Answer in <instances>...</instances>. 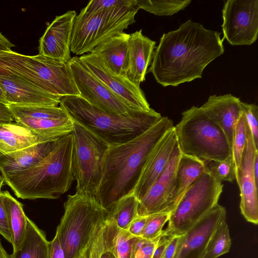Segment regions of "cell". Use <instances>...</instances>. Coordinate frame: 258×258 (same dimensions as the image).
Instances as JSON below:
<instances>
[{"label":"cell","mask_w":258,"mask_h":258,"mask_svg":"<svg viewBox=\"0 0 258 258\" xmlns=\"http://www.w3.org/2000/svg\"><path fill=\"white\" fill-rule=\"evenodd\" d=\"M223 40L220 33L188 20L163 34L149 71L164 87L201 78L205 68L224 53Z\"/></svg>","instance_id":"cell-1"},{"label":"cell","mask_w":258,"mask_h":258,"mask_svg":"<svg viewBox=\"0 0 258 258\" xmlns=\"http://www.w3.org/2000/svg\"><path fill=\"white\" fill-rule=\"evenodd\" d=\"M173 121L161 119L146 132L127 142L109 146L103 163L102 177L95 197L108 211L122 198L133 194L144 165Z\"/></svg>","instance_id":"cell-2"},{"label":"cell","mask_w":258,"mask_h":258,"mask_svg":"<svg viewBox=\"0 0 258 258\" xmlns=\"http://www.w3.org/2000/svg\"><path fill=\"white\" fill-rule=\"evenodd\" d=\"M72 133L60 138L55 147L28 169L4 176L6 184L22 199H56L70 188L72 169Z\"/></svg>","instance_id":"cell-3"},{"label":"cell","mask_w":258,"mask_h":258,"mask_svg":"<svg viewBox=\"0 0 258 258\" xmlns=\"http://www.w3.org/2000/svg\"><path fill=\"white\" fill-rule=\"evenodd\" d=\"M69 116L108 146L122 144L141 135L162 117L151 108L148 111L131 110L121 114L108 113L89 104L80 96L60 98Z\"/></svg>","instance_id":"cell-4"},{"label":"cell","mask_w":258,"mask_h":258,"mask_svg":"<svg viewBox=\"0 0 258 258\" xmlns=\"http://www.w3.org/2000/svg\"><path fill=\"white\" fill-rule=\"evenodd\" d=\"M63 207L64 214L55 234L65 258H79L103 223L108 211L95 196L77 192L68 196Z\"/></svg>","instance_id":"cell-5"},{"label":"cell","mask_w":258,"mask_h":258,"mask_svg":"<svg viewBox=\"0 0 258 258\" xmlns=\"http://www.w3.org/2000/svg\"><path fill=\"white\" fill-rule=\"evenodd\" d=\"M178 148L183 154L202 161H223L232 149L221 128L200 107L192 106L182 113L174 126Z\"/></svg>","instance_id":"cell-6"},{"label":"cell","mask_w":258,"mask_h":258,"mask_svg":"<svg viewBox=\"0 0 258 258\" xmlns=\"http://www.w3.org/2000/svg\"><path fill=\"white\" fill-rule=\"evenodd\" d=\"M0 59L10 72L60 98L80 96L68 62L43 55L30 56L13 51H0Z\"/></svg>","instance_id":"cell-7"},{"label":"cell","mask_w":258,"mask_h":258,"mask_svg":"<svg viewBox=\"0 0 258 258\" xmlns=\"http://www.w3.org/2000/svg\"><path fill=\"white\" fill-rule=\"evenodd\" d=\"M139 10L137 0L128 5L92 13L81 10L75 19L71 51L76 55L91 52L103 40L134 23Z\"/></svg>","instance_id":"cell-8"},{"label":"cell","mask_w":258,"mask_h":258,"mask_svg":"<svg viewBox=\"0 0 258 258\" xmlns=\"http://www.w3.org/2000/svg\"><path fill=\"white\" fill-rule=\"evenodd\" d=\"M223 184L210 173L202 174L187 189L170 213L164 233L181 235L218 204Z\"/></svg>","instance_id":"cell-9"},{"label":"cell","mask_w":258,"mask_h":258,"mask_svg":"<svg viewBox=\"0 0 258 258\" xmlns=\"http://www.w3.org/2000/svg\"><path fill=\"white\" fill-rule=\"evenodd\" d=\"M73 122L72 169L77 181L76 192L95 196L102 179L104 157L109 146Z\"/></svg>","instance_id":"cell-10"},{"label":"cell","mask_w":258,"mask_h":258,"mask_svg":"<svg viewBox=\"0 0 258 258\" xmlns=\"http://www.w3.org/2000/svg\"><path fill=\"white\" fill-rule=\"evenodd\" d=\"M222 17L224 38L230 44L249 45L256 41L258 34L257 0H228L222 9Z\"/></svg>","instance_id":"cell-11"},{"label":"cell","mask_w":258,"mask_h":258,"mask_svg":"<svg viewBox=\"0 0 258 258\" xmlns=\"http://www.w3.org/2000/svg\"><path fill=\"white\" fill-rule=\"evenodd\" d=\"M80 97L96 108L108 113L121 114L132 109L118 96L74 56L69 61Z\"/></svg>","instance_id":"cell-12"},{"label":"cell","mask_w":258,"mask_h":258,"mask_svg":"<svg viewBox=\"0 0 258 258\" xmlns=\"http://www.w3.org/2000/svg\"><path fill=\"white\" fill-rule=\"evenodd\" d=\"M87 68L130 108L148 111L151 108L140 88L126 76L112 72L96 55L88 53L79 57Z\"/></svg>","instance_id":"cell-13"},{"label":"cell","mask_w":258,"mask_h":258,"mask_svg":"<svg viewBox=\"0 0 258 258\" xmlns=\"http://www.w3.org/2000/svg\"><path fill=\"white\" fill-rule=\"evenodd\" d=\"M258 149L255 146L251 131L247 127V138L241 161L235 170V179L240 192V209L245 220L258 223L257 187L253 173V163Z\"/></svg>","instance_id":"cell-14"},{"label":"cell","mask_w":258,"mask_h":258,"mask_svg":"<svg viewBox=\"0 0 258 258\" xmlns=\"http://www.w3.org/2000/svg\"><path fill=\"white\" fill-rule=\"evenodd\" d=\"M225 220L226 210L218 204L180 236L173 258H203L211 237Z\"/></svg>","instance_id":"cell-15"},{"label":"cell","mask_w":258,"mask_h":258,"mask_svg":"<svg viewBox=\"0 0 258 258\" xmlns=\"http://www.w3.org/2000/svg\"><path fill=\"white\" fill-rule=\"evenodd\" d=\"M77 13L70 10L56 16L39 40V54L63 62L71 57L73 27Z\"/></svg>","instance_id":"cell-16"},{"label":"cell","mask_w":258,"mask_h":258,"mask_svg":"<svg viewBox=\"0 0 258 258\" xmlns=\"http://www.w3.org/2000/svg\"><path fill=\"white\" fill-rule=\"evenodd\" d=\"M174 126L168 130L150 153L133 194L140 202L167 166L177 145Z\"/></svg>","instance_id":"cell-17"},{"label":"cell","mask_w":258,"mask_h":258,"mask_svg":"<svg viewBox=\"0 0 258 258\" xmlns=\"http://www.w3.org/2000/svg\"><path fill=\"white\" fill-rule=\"evenodd\" d=\"M181 153L177 143L167 166L139 202L138 215L148 216L156 214H168L166 205L173 188L176 171Z\"/></svg>","instance_id":"cell-18"},{"label":"cell","mask_w":258,"mask_h":258,"mask_svg":"<svg viewBox=\"0 0 258 258\" xmlns=\"http://www.w3.org/2000/svg\"><path fill=\"white\" fill-rule=\"evenodd\" d=\"M0 86L5 92L8 105L57 106L60 103V97L47 93L15 74L0 75Z\"/></svg>","instance_id":"cell-19"},{"label":"cell","mask_w":258,"mask_h":258,"mask_svg":"<svg viewBox=\"0 0 258 258\" xmlns=\"http://www.w3.org/2000/svg\"><path fill=\"white\" fill-rule=\"evenodd\" d=\"M239 98L230 94L210 96L200 108L223 131L232 149L237 122L243 111Z\"/></svg>","instance_id":"cell-20"},{"label":"cell","mask_w":258,"mask_h":258,"mask_svg":"<svg viewBox=\"0 0 258 258\" xmlns=\"http://www.w3.org/2000/svg\"><path fill=\"white\" fill-rule=\"evenodd\" d=\"M128 44L126 75L130 81L140 86L152 62L156 42L144 36L141 29L130 34Z\"/></svg>","instance_id":"cell-21"},{"label":"cell","mask_w":258,"mask_h":258,"mask_svg":"<svg viewBox=\"0 0 258 258\" xmlns=\"http://www.w3.org/2000/svg\"><path fill=\"white\" fill-rule=\"evenodd\" d=\"M130 35L123 31L115 34L101 42L90 53L99 56L114 73L126 76Z\"/></svg>","instance_id":"cell-22"},{"label":"cell","mask_w":258,"mask_h":258,"mask_svg":"<svg viewBox=\"0 0 258 258\" xmlns=\"http://www.w3.org/2000/svg\"><path fill=\"white\" fill-rule=\"evenodd\" d=\"M59 139L39 143L22 150L1 156L0 171L2 175L4 176L16 173L35 165L55 147Z\"/></svg>","instance_id":"cell-23"},{"label":"cell","mask_w":258,"mask_h":258,"mask_svg":"<svg viewBox=\"0 0 258 258\" xmlns=\"http://www.w3.org/2000/svg\"><path fill=\"white\" fill-rule=\"evenodd\" d=\"M207 170L204 161L181 153L173 188L168 200L166 212L170 214L190 186Z\"/></svg>","instance_id":"cell-24"},{"label":"cell","mask_w":258,"mask_h":258,"mask_svg":"<svg viewBox=\"0 0 258 258\" xmlns=\"http://www.w3.org/2000/svg\"><path fill=\"white\" fill-rule=\"evenodd\" d=\"M14 121L28 128L44 142L57 140L71 134L74 122L70 117L63 119L35 118L13 115Z\"/></svg>","instance_id":"cell-25"},{"label":"cell","mask_w":258,"mask_h":258,"mask_svg":"<svg viewBox=\"0 0 258 258\" xmlns=\"http://www.w3.org/2000/svg\"><path fill=\"white\" fill-rule=\"evenodd\" d=\"M42 142L30 130L15 121L0 124V156Z\"/></svg>","instance_id":"cell-26"},{"label":"cell","mask_w":258,"mask_h":258,"mask_svg":"<svg viewBox=\"0 0 258 258\" xmlns=\"http://www.w3.org/2000/svg\"><path fill=\"white\" fill-rule=\"evenodd\" d=\"M138 238L105 219L103 224V251H110L116 258H130L133 245Z\"/></svg>","instance_id":"cell-27"},{"label":"cell","mask_w":258,"mask_h":258,"mask_svg":"<svg viewBox=\"0 0 258 258\" xmlns=\"http://www.w3.org/2000/svg\"><path fill=\"white\" fill-rule=\"evenodd\" d=\"M0 195L6 211L11 234L13 251L21 246L24 238L27 217L23 210V205L7 191H1Z\"/></svg>","instance_id":"cell-28"},{"label":"cell","mask_w":258,"mask_h":258,"mask_svg":"<svg viewBox=\"0 0 258 258\" xmlns=\"http://www.w3.org/2000/svg\"><path fill=\"white\" fill-rule=\"evenodd\" d=\"M49 241L45 233L28 217L25 235L20 247L11 258H48Z\"/></svg>","instance_id":"cell-29"},{"label":"cell","mask_w":258,"mask_h":258,"mask_svg":"<svg viewBox=\"0 0 258 258\" xmlns=\"http://www.w3.org/2000/svg\"><path fill=\"white\" fill-rule=\"evenodd\" d=\"M139 203L133 194L125 196L108 211L105 219L113 222L120 228L127 230L132 222L138 216Z\"/></svg>","instance_id":"cell-30"},{"label":"cell","mask_w":258,"mask_h":258,"mask_svg":"<svg viewBox=\"0 0 258 258\" xmlns=\"http://www.w3.org/2000/svg\"><path fill=\"white\" fill-rule=\"evenodd\" d=\"M12 115H21L35 118L63 119L69 117L64 108L53 106H21L8 104Z\"/></svg>","instance_id":"cell-31"},{"label":"cell","mask_w":258,"mask_h":258,"mask_svg":"<svg viewBox=\"0 0 258 258\" xmlns=\"http://www.w3.org/2000/svg\"><path fill=\"white\" fill-rule=\"evenodd\" d=\"M231 243L229 227L225 220L211 237L203 258H218L228 252Z\"/></svg>","instance_id":"cell-32"},{"label":"cell","mask_w":258,"mask_h":258,"mask_svg":"<svg viewBox=\"0 0 258 258\" xmlns=\"http://www.w3.org/2000/svg\"><path fill=\"white\" fill-rule=\"evenodd\" d=\"M140 9L158 16H171L185 8L190 0H137Z\"/></svg>","instance_id":"cell-33"},{"label":"cell","mask_w":258,"mask_h":258,"mask_svg":"<svg viewBox=\"0 0 258 258\" xmlns=\"http://www.w3.org/2000/svg\"><path fill=\"white\" fill-rule=\"evenodd\" d=\"M207 172L220 182L235 179V167L232 155L223 161H204Z\"/></svg>","instance_id":"cell-34"},{"label":"cell","mask_w":258,"mask_h":258,"mask_svg":"<svg viewBox=\"0 0 258 258\" xmlns=\"http://www.w3.org/2000/svg\"><path fill=\"white\" fill-rule=\"evenodd\" d=\"M247 123L242 112L235 127L232 146V155L235 170L240 164L247 138Z\"/></svg>","instance_id":"cell-35"},{"label":"cell","mask_w":258,"mask_h":258,"mask_svg":"<svg viewBox=\"0 0 258 258\" xmlns=\"http://www.w3.org/2000/svg\"><path fill=\"white\" fill-rule=\"evenodd\" d=\"M170 214H156L148 216L141 238L151 240L161 236L164 233L163 228L168 221Z\"/></svg>","instance_id":"cell-36"},{"label":"cell","mask_w":258,"mask_h":258,"mask_svg":"<svg viewBox=\"0 0 258 258\" xmlns=\"http://www.w3.org/2000/svg\"><path fill=\"white\" fill-rule=\"evenodd\" d=\"M161 236L151 240L138 237L133 245L130 258H152Z\"/></svg>","instance_id":"cell-37"},{"label":"cell","mask_w":258,"mask_h":258,"mask_svg":"<svg viewBox=\"0 0 258 258\" xmlns=\"http://www.w3.org/2000/svg\"><path fill=\"white\" fill-rule=\"evenodd\" d=\"M242 111L245 115L255 146L258 149V107L255 104L241 103Z\"/></svg>","instance_id":"cell-38"},{"label":"cell","mask_w":258,"mask_h":258,"mask_svg":"<svg viewBox=\"0 0 258 258\" xmlns=\"http://www.w3.org/2000/svg\"><path fill=\"white\" fill-rule=\"evenodd\" d=\"M103 224L99 227L95 232L84 250L82 254L84 258L101 257L102 253L104 250Z\"/></svg>","instance_id":"cell-39"},{"label":"cell","mask_w":258,"mask_h":258,"mask_svg":"<svg viewBox=\"0 0 258 258\" xmlns=\"http://www.w3.org/2000/svg\"><path fill=\"white\" fill-rule=\"evenodd\" d=\"M135 0H92L82 10L87 13L130 5Z\"/></svg>","instance_id":"cell-40"},{"label":"cell","mask_w":258,"mask_h":258,"mask_svg":"<svg viewBox=\"0 0 258 258\" xmlns=\"http://www.w3.org/2000/svg\"><path fill=\"white\" fill-rule=\"evenodd\" d=\"M1 193V192H0ZM0 234L12 244L11 234L6 210L0 195Z\"/></svg>","instance_id":"cell-41"},{"label":"cell","mask_w":258,"mask_h":258,"mask_svg":"<svg viewBox=\"0 0 258 258\" xmlns=\"http://www.w3.org/2000/svg\"><path fill=\"white\" fill-rule=\"evenodd\" d=\"M148 216H138L131 223L127 231L133 236L141 237Z\"/></svg>","instance_id":"cell-42"},{"label":"cell","mask_w":258,"mask_h":258,"mask_svg":"<svg viewBox=\"0 0 258 258\" xmlns=\"http://www.w3.org/2000/svg\"><path fill=\"white\" fill-rule=\"evenodd\" d=\"M172 237L165 233L164 231L155 248L152 258L163 257L165 249Z\"/></svg>","instance_id":"cell-43"},{"label":"cell","mask_w":258,"mask_h":258,"mask_svg":"<svg viewBox=\"0 0 258 258\" xmlns=\"http://www.w3.org/2000/svg\"><path fill=\"white\" fill-rule=\"evenodd\" d=\"M48 258H65L64 251L56 234L53 239L49 241Z\"/></svg>","instance_id":"cell-44"},{"label":"cell","mask_w":258,"mask_h":258,"mask_svg":"<svg viewBox=\"0 0 258 258\" xmlns=\"http://www.w3.org/2000/svg\"><path fill=\"white\" fill-rule=\"evenodd\" d=\"M181 235L173 236L167 246L162 258H173L176 252L178 241Z\"/></svg>","instance_id":"cell-45"},{"label":"cell","mask_w":258,"mask_h":258,"mask_svg":"<svg viewBox=\"0 0 258 258\" xmlns=\"http://www.w3.org/2000/svg\"><path fill=\"white\" fill-rule=\"evenodd\" d=\"M15 46L10 40L0 32V50L10 51Z\"/></svg>","instance_id":"cell-46"},{"label":"cell","mask_w":258,"mask_h":258,"mask_svg":"<svg viewBox=\"0 0 258 258\" xmlns=\"http://www.w3.org/2000/svg\"><path fill=\"white\" fill-rule=\"evenodd\" d=\"M253 173L255 181L258 186V153L255 154L253 163Z\"/></svg>","instance_id":"cell-47"},{"label":"cell","mask_w":258,"mask_h":258,"mask_svg":"<svg viewBox=\"0 0 258 258\" xmlns=\"http://www.w3.org/2000/svg\"><path fill=\"white\" fill-rule=\"evenodd\" d=\"M1 51V50H0ZM13 74L7 69L0 59V75L9 76Z\"/></svg>","instance_id":"cell-48"},{"label":"cell","mask_w":258,"mask_h":258,"mask_svg":"<svg viewBox=\"0 0 258 258\" xmlns=\"http://www.w3.org/2000/svg\"><path fill=\"white\" fill-rule=\"evenodd\" d=\"M0 258H11L10 255H9L7 252L3 247L0 240Z\"/></svg>","instance_id":"cell-49"},{"label":"cell","mask_w":258,"mask_h":258,"mask_svg":"<svg viewBox=\"0 0 258 258\" xmlns=\"http://www.w3.org/2000/svg\"><path fill=\"white\" fill-rule=\"evenodd\" d=\"M100 258H116V257L110 251H103Z\"/></svg>","instance_id":"cell-50"},{"label":"cell","mask_w":258,"mask_h":258,"mask_svg":"<svg viewBox=\"0 0 258 258\" xmlns=\"http://www.w3.org/2000/svg\"><path fill=\"white\" fill-rule=\"evenodd\" d=\"M0 102L8 105L6 100L5 92L0 86Z\"/></svg>","instance_id":"cell-51"},{"label":"cell","mask_w":258,"mask_h":258,"mask_svg":"<svg viewBox=\"0 0 258 258\" xmlns=\"http://www.w3.org/2000/svg\"><path fill=\"white\" fill-rule=\"evenodd\" d=\"M5 183L4 178L0 171V192H1V188L2 186Z\"/></svg>","instance_id":"cell-52"},{"label":"cell","mask_w":258,"mask_h":258,"mask_svg":"<svg viewBox=\"0 0 258 258\" xmlns=\"http://www.w3.org/2000/svg\"><path fill=\"white\" fill-rule=\"evenodd\" d=\"M79 258H84V256L83 255H81V256H80Z\"/></svg>","instance_id":"cell-53"}]
</instances>
